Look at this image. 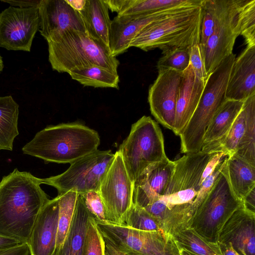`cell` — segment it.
I'll use <instances>...</instances> for the list:
<instances>
[{
	"instance_id": "6da1fadb",
	"label": "cell",
	"mask_w": 255,
	"mask_h": 255,
	"mask_svg": "<svg viewBox=\"0 0 255 255\" xmlns=\"http://www.w3.org/2000/svg\"><path fill=\"white\" fill-rule=\"evenodd\" d=\"M41 178L17 168L0 182V235L27 244L39 213L50 200Z\"/></svg>"
},
{
	"instance_id": "7a4b0ae2",
	"label": "cell",
	"mask_w": 255,
	"mask_h": 255,
	"mask_svg": "<svg viewBox=\"0 0 255 255\" xmlns=\"http://www.w3.org/2000/svg\"><path fill=\"white\" fill-rule=\"evenodd\" d=\"M98 133L79 123L48 126L36 133L22 148L48 162L70 163L98 150Z\"/></svg>"
},
{
	"instance_id": "3957f363",
	"label": "cell",
	"mask_w": 255,
	"mask_h": 255,
	"mask_svg": "<svg viewBox=\"0 0 255 255\" xmlns=\"http://www.w3.org/2000/svg\"><path fill=\"white\" fill-rule=\"evenodd\" d=\"M47 42L48 60L53 70L69 74L98 66L118 72L119 60L87 32L67 29Z\"/></svg>"
},
{
	"instance_id": "277c9868",
	"label": "cell",
	"mask_w": 255,
	"mask_h": 255,
	"mask_svg": "<svg viewBox=\"0 0 255 255\" xmlns=\"http://www.w3.org/2000/svg\"><path fill=\"white\" fill-rule=\"evenodd\" d=\"M202 18L201 6L168 16L144 27L131 41L130 47L147 51L162 52L200 44Z\"/></svg>"
},
{
	"instance_id": "5b68a950",
	"label": "cell",
	"mask_w": 255,
	"mask_h": 255,
	"mask_svg": "<svg viewBox=\"0 0 255 255\" xmlns=\"http://www.w3.org/2000/svg\"><path fill=\"white\" fill-rule=\"evenodd\" d=\"M236 57L233 53L226 57L209 75L197 107L179 135L182 153L188 154L201 150L206 130L226 100L227 83Z\"/></svg>"
},
{
	"instance_id": "8992f818",
	"label": "cell",
	"mask_w": 255,
	"mask_h": 255,
	"mask_svg": "<svg viewBox=\"0 0 255 255\" xmlns=\"http://www.w3.org/2000/svg\"><path fill=\"white\" fill-rule=\"evenodd\" d=\"M119 150L132 183L148 167L167 157L160 128L145 116L132 125Z\"/></svg>"
},
{
	"instance_id": "52a82bcc",
	"label": "cell",
	"mask_w": 255,
	"mask_h": 255,
	"mask_svg": "<svg viewBox=\"0 0 255 255\" xmlns=\"http://www.w3.org/2000/svg\"><path fill=\"white\" fill-rule=\"evenodd\" d=\"M243 206L231 187L226 164L195 211L190 228L208 241L217 243L220 231L226 222Z\"/></svg>"
},
{
	"instance_id": "ba28073f",
	"label": "cell",
	"mask_w": 255,
	"mask_h": 255,
	"mask_svg": "<svg viewBox=\"0 0 255 255\" xmlns=\"http://www.w3.org/2000/svg\"><path fill=\"white\" fill-rule=\"evenodd\" d=\"M96 221L104 240L121 252L140 255H180L172 236L163 231H145Z\"/></svg>"
},
{
	"instance_id": "9c48e42d",
	"label": "cell",
	"mask_w": 255,
	"mask_h": 255,
	"mask_svg": "<svg viewBox=\"0 0 255 255\" xmlns=\"http://www.w3.org/2000/svg\"><path fill=\"white\" fill-rule=\"evenodd\" d=\"M114 156L110 150L98 149L70 164L63 173L41 179V184L55 187L58 195L70 191H75L79 194L98 191Z\"/></svg>"
},
{
	"instance_id": "30bf717a",
	"label": "cell",
	"mask_w": 255,
	"mask_h": 255,
	"mask_svg": "<svg viewBox=\"0 0 255 255\" xmlns=\"http://www.w3.org/2000/svg\"><path fill=\"white\" fill-rule=\"evenodd\" d=\"M243 2V0H215L214 29L202 49L208 76L233 53L236 40L241 34L239 13Z\"/></svg>"
},
{
	"instance_id": "8fae6325",
	"label": "cell",
	"mask_w": 255,
	"mask_h": 255,
	"mask_svg": "<svg viewBox=\"0 0 255 255\" xmlns=\"http://www.w3.org/2000/svg\"><path fill=\"white\" fill-rule=\"evenodd\" d=\"M213 153L202 150L185 154L174 161L175 169L164 196L160 199L168 209L173 207H192L200 190L203 170Z\"/></svg>"
},
{
	"instance_id": "7c38bea8",
	"label": "cell",
	"mask_w": 255,
	"mask_h": 255,
	"mask_svg": "<svg viewBox=\"0 0 255 255\" xmlns=\"http://www.w3.org/2000/svg\"><path fill=\"white\" fill-rule=\"evenodd\" d=\"M98 192L106 208L107 222L124 225L126 216L133 204V183L119 150L115 153Z\"/></svg>"
},
{
	"instance_id": "4fadbf2b",
	"label": "cell",
	"mask_w": 255,
	"mask_h": 255,
	"mask_svg": "<svg viewBox=\"0 0 255 255\" xmlns=\"http://www.w3.org/2000/svg\"><path fill=\"white\" fill-rule=\"evenodd\" d=\"M39 26L38 7L9 6L0 13V47L8 50L30 51Z\"/></svg>"
},
{
	"instance_id": "5bb4252c",
	"label": "cell",
	"mask_w": 255,
	"mask_h": 255,
	"mask_svg": "<svg viewBox=\"0 0 255 255\" xmlns=\"http://www.w3.org/2000/svg\"><path fill=\"white\" fill-rule=\"evenodd\" d=\"M183 72L170 68L158 70L148 91L150 110L156 121L173 131L177 95Z\"/></svg>"
},
{
	"instance_id": "9a60e30c",
	"label": "cell",
	"mask_w": 255,
	"mask_h": 255,
	"mask_svg": "<svg viewBox=\"0 0 255 255\" xmlns=\"http://www.w3.org/2000/svg\"><path fill=\"white\" fill-rule=\"evenodd\" d=\"M192 7H176L134 16L117 15L111 20L109 35L110 54L116 57L126 52L130 48V43L133 38L151 23Z\"/></svg>"
},
{
	"instance_id": "2e32d148",
	"label": "cell",
	"mask_w": 255,
	"mask_h": 255,
	"mask_svg": "<svg viewBox=\"0 0 255 255\" xmlns=\"http://www.w3.org/2000/svg\"><path fill=\"white\" fill-rule=\"evenodd\" d=\"M174 169L167 157L145 169L133 183V204L143 208L164 196Z\"/></svg>"
},
{
	"instance_id": "e0dca14e",
	"label": "cell",
	"mask_w": 255,
	"mask_h": 255,
	"mask_svg": "<svg viewBox=\"0 0 255 255\" xmlns=\"http://www.w3.org/2000/svg\"><path fill=\"white\" fill-rule=\"evenodd\" d=\"M39 30L47 41L67 29L86 32L81 14L65 0H40Z\"/></svg>"
},
{
	"instance_id": "ac0fdd59",
	"label": "cell",
	"mask_w": 255,
	"mask_h": 255,
	"mask_svg": "<svg viewBox=\"0 0 255 255\" xmlns=\"http://www.w3.org/2000/svg\"><path fill=\"white\" fill-rule=\"evenodd\" d=\"M218 243L231 245L240 255H255V213L243 206L235 211L220 231Z\"/></svg>"
},
{
	"instance_id": "d6986e66",
	"label": "cell",
	"mask_w": 255,
	"mask_h": 255,
	"mask_svg": "<svg viewBox=\"0 0 255 255\" xmlns=\"http://www.w3.org/2000/svg\"><path fill=\"white\" fill-rule=\"evenodd\" d=\"M59 196L43 207L32 228L28 242L30 255H53L56 249Z\"/></svg>"
},
{
	"instance_id": "ffe728a7",
	"label": "cell",
	"mask_w": 255,
	"mask_h": 255,
	"mask_svg": "<svg viewBox=\"0 0 255 255\" xmlns=\"http://www.w3.org/2000/svg\"><path fill=\"white\" fill-rule=\"evenodd\" d=\"M253 95H255V46H247L235 59L225 99L244 101Z\"/></svg>"
},
{
	"instance_id": "44dd1931",
	"label": "cell",
	"mask_w": 255,
	"mask_h": 255,
	"mask_svg": "<svg viewBox=\"0 0 255 255\" xmlns=\"http://www.w3.org/2000/svg\"><path fill=\"white\" fill-rule=\"evenodd\" d=\"M206 82L195 73L190 64L183 72L176 102L173 132L179 135L196 110Z\"/></svg>"
},
{
	"instance_id": "7402d4cb",
	"label": "cell",
	"mask_w": 255,
	"mask_h": 255,
	"mask_svg": "<svg viewBox=\"0 0 255 255\" xmlns=\"http://www.w3.org/2000/svg\"><path fill=\"white\" fill-rule=\"evenodd\" d=\"M244 102L228 99L224 101L206 130L201 149L202 151L209 153L216 152L242 110Z\"/></svg>"
},
{
	"instance_id": "603a6c76",
	"label": "cell",
	"mask_w": 255,
	"mask_h": 255,
	"mask_svg": "<svg viewBox=\"0 0 255 255\" xmlns=\"http://www.w3.org/2000/svg\"><path fill=\"white\" fill-rule=\"evenodd\" d=\"M86 32L109 52V35L111 27L109 8L104 0H86L79 12Z\"/></svg>"
},
{
	"instance_id": "cb8c5ba5",
	"label": "cell",
	"mask_w": 255,
	"mask_h": 255,
	"mask_svg": "<svg viewBox=\"0 0 255 255\" xmlns=\"http://www.w3.org/2000/svg\"><path fill=\"white\" fill-rule=\"evenodd\" d=\"M91 216L78 194L68 234L62 245L55 251L53 255H83L87 226Z\"/></svg>"
},
{
	"instance_id": "d4e9b609",
	"label": "cell",
	"mask_w": 255,
	"mask_h": 255,
	"mask_svg": "<svg viewBox=\"0 0 255 255\" xmlns=\"http://www.w3.org/2000/svg\"><path fill=\"white\" fill-rule=\"evenodd\" d=\"M226 168L231 187L237 197L242 202L255 188V167L234 154L228 157Z\"/></svg>"
},
{
	"instance_id": "484cf974",
	"label": "cell",
	"mask_w": 255,
	"mask_h": 255,
	"mask_svg": "<svg viewBox=\"0 0 255 255\" xmlns=\"http://www.w3.org/2000/svg\"><path fill=\"white\" fill-rule=\"evenodd\" d=\"M19 106L11 96L0 97V150H12L18 135Z\"/></svg>"
},
{
	"instance_id": "4316f807",
	"label": "cell",
	"mask_w": 255,
	"mask_h": 255,
	"mask_svg": "<svg viewBox=\"0 0 255 255\" xmlns=\"http://www.w3.org/2000/svg\"><path fill=\"white\" fill-rule=\"evenodd\" d=\"M202 0H128L118 16H134L179 6H201Z\"/></svg>"
},
{
	"instance_id": "83f0119b",
	"label": "cell",
	"mask_w": 255,
	"mask_h": 255,
	"mask_svg": "<svg viewBox=\"0 0 255 255\" xmlns=\"http://www.w3.org/2000/svg\"><path fill=\"white\" fill-rule=\"evenodd\" d=\"M243 107L246 116V128L234 154L255 167V95L244 101Z\"/></svg>"
},
{
	"instance_id": "f1b7e54d",
	"label": "cell",
	"mask_w": 255,
	"mask_h": 255,
	"mask_svg": "<svg viewBox=\"0 0 255 255\" xmlns=\"http://www.w3.org/2000/svg\"><path fill=\"white\" fill-rule=\"evenodd\" d=\"M71 78L84 86L94 88L119 89L120 81L118 72L98 66H93L69 73Z\"/></svg>"
},
{
	"instance_id": "f546056e",
	"label": "cell",
	"mask_w": 255,
	"mask_h": 255,
	"mask_svg": "<svg viewBox=\"0 0 255 255\" xmlns=\"http://www.w3.org/2000/svg\"><path fill=\"white\" fill-rule=\"evenodd\" d=\"M172 236L179 250L197 255H222L218 243L208 241L191 228L175 232Z\"/></svg>"
},
{
	"instance_id": "4dcf8cb0",
	"label": "cell",
	"mask_w": 255,
	"mask_h": 255,
	"mask_svg": "<svg viewBox=\"0 0 255 255\" xmlns=\"http://www.w3.org/2000/svg\"><path fill=\"white\" fill-rule=\"evenodd\" d=\"M58 228L56 250L64 242L72 222L78 194L70 191L59 194Z\"/></svg>"
},
{
	"instance_id": "1f68e13d",
	"label": "cell",
	"mask_w": 255,
	"mask_h": 255,
	"mask_svg": "<svg viewBox=\"0 0 255 255\" xmlns=\"http://www.w3.org/2000/svg\"><path fill=\"white\" fill-rule=\"evenodd\" d=\"M124 225L141 231H162L155 218L144 209L133 204L126 216Z\"/></svg>"
},
{
	"instance_id": "d6a6232c",
	"label": "cell",
	"mask_w": 255,
	"mask_h": 255,
	"mask_svg": "<svg viewBox=\"0 0 255 255\" xmlns=\"http://www.w3.org/2000/svg\"><path fill=\"white\" fill-rule=\"evenodd\" d=\"M240 35L247 46H255V0H243L240 11Z\"/></svg>"
},
{
	"instance_id": "836d02e7",
	"label": "cell",
	"mask_w": 255,
	"mask_h": 255,
	"mask_svg": "<svg viewBox=\"0 0 255 255\" xmlns=\"http://www.w3.org/2000/svg\"><path fill=\"white\" fill-rule=\"evenodd\" d=\"M246 116L244 108L236 118L225 138L217 149V152H224L229 156L234 154L246 128Z\"/></svg>"
},
{
	"instance_id": "e575fe53",
	"label": "cell",
	"mask_w": 255,
	"mask_h": 255,
	"mask_svg": "<svg viewBox=\"0 0 255 255\" xmlns=\"http://www.w3.org/2000/svg\"><path fill=\"white\" fill-rule=\"evenodd\" d=\"M190 48L180 47L162 52L157 63L158 70L170 68L184 72L190 64Z\"/></svg>"
},
{
	"instance_id": "d590c367",
	"label": "cell",
	"mask_w": 255,
	"mask_h": 255,
	"mask_svg": "<svg viewBox=\"0 0 255 255\" xmlns=\"http://www.w3.org/2000/svg\"><path fill=\"white\" fill-rule=\"evenodd\" d=\"M83 255H106L105 241L93 216L87 226Z\"/></svg>"
},
{
	"instance_id": "8d00e7d4",
	"label": "cell",
	"mask_w": 255,
	"mask_h": 255,
	"mask_svg": "<svg viewBox=\"0 0 255 255\" xmlns=\"http://www.w3.org/2000/svg\"><path fill=\"white\" fill-rule=\"evenodd\" d=\"M200 46L203 48L212 34L216 21L215 0H202Z\"/></svg>"
},
{
	"instance_id": "74e56055",
	"label": "cell",
	"mask_w": 255,
	"mask_h": 255,
	"mask_svg": "<svg viewBox=\"0 0 255 255\" xmlns=\"http://www.w3.org/2000/svg\"><path fill=\"white\" fill-rule=\"evenodd\" d=\"M88 212L100 222H107V210L98 191H90L80 194Z\"/></svg>"
},
{
	"instance_id": "f35d334b",
	"label": "cell",
	"mask_w": 255,
	"mask_h": 255,
	"mask_svg": "<svg viewBox=\"0 0 255 255\" xmlns=\"http://www.w3.org/2000/svg\"><path fill=\"white\" fill-rule=\"evenodd\" d=\"M228 157L220 162L217 166L214 171L203 181L194 201V204L196 211L210 192L217 178L226 164Z\"/></svg>"
},
{
	"instance_id": "ab89813d",
	"label": "cell",
	"mask_w": 255,
	"mask_h": 255,
	"mask_svg": "<svg viewBox=\"0 0 255 255\" xmlns=\"http://www.w3.org/2000/svg\"><path fill=\"white\" fill-rule=\"evenodd\" d=\"M190 64L195 74L204 82H206L208 75L205 65L204 58L200 44L190 48Z\"/></svg>"
},
{
	"instance_id": "60d3db41",
	"label": "cell",
	"mask_w": 255,
	"mask_h": 255,
	"mask_svg": "<svg viewBox=\"0 0 255 255\" xmlns=\"http://www.w3.org/2000/svg\"><path fill=\"white\" fill-rule=\"evenodd\" d=\"M228 155L224 152H217L213 154L202 173L200 181V186L203 181L214 171L217 166Z\"/></svg>"
},
{
	"instance_id": "b9f144b4",
	"label": "cell",
	"mask_w": 255,
	"mask_h": 255,
	"mask_svg": "<svg viewBox=\"0 0 255 255\" xmlns=\"http://www.w3.org/2000/svg\"><path fill=\"white\" fill-rule=\"evenodd\" d=\"M0 255H30L27 244H20L16 246L0 250Z\"/></svg>"
},
{
	"instance_id": "7bdbcfd3",
	"label": "cell",
	"mask_w": 255,
	"mask_h": 255,
	"mask_svg": "<svg viewBox=\"0 0 255 255\" xmlns=\"http://www.w3.org/2000/svg\"><path fill=\"white\" fill-rule=\"evenodd\" d=\"M2 2L9 4L12 6H17L21 8H28L33 7H38L40 0H0Z\"/></svg>"
},
{
	"instance_id": "ee69618b",
	"label": "cell",
	"mask_w": 255,
	"mask_h": 255,
	"mask_svg": "<svg viewBox=\"0 0 255 255\" xmlns=\"http://www.w3.org/2000/svg\"><path fill=\"white\" fill-rule=\"evenodd\" d=\"M244 208L255 213V188H253L242 201Z\"/></svg>"
},
{
	"instance_id": "f6af8a7d",
	"label": "cell",
	"mask_w": 255,
	"mask_h": 255,
	"mask_svg": "<svg viewBox=\"0 0 255 255\" xmlns=\"http://www.w3.org/2000/svg\"><path fill=\"white\" fill-rule=\"evenodd\" d=\"M109 9L116 12L118 14L128 4V0H104Z\"/></svg>"
},
{
	"instance_id": "bcb514c9",
	"label": "cell",
	"mask_w": 255,
	"mask_h": 255,
	"mask_svg": "<svg viewBox=\"0 0 255 255\" xmlns=\"http://www.w3.org/2000/svg\"><path fill=\"white\" fill-rule=\"evenodd\" d=\"M20 244L16 240L0 235V250L11 248Z\"/></svg>"
},
{
	"instance_id": "7dc6e473",
	"label": "cell",
	"mask_w": 255,
	"mask_h": 255,
	"mask_svg": "<svg viewBox=\"0 0 255 255\" xmlns=\"http://www.w3.org/2000/svg\"><path fill=\"white\" fill-rule=\"evenodd\" d=\"M65 0L72 8L79 13L83 10L86 2V0Z\"/></svg>"
},
{
	"instance_id": "c3c4849f",
	"label": "cell",
	"mask_w": 255,
	"mask_h": 255,
	"mask_svg": "<svg viewBox=\"0 0 255 255\" xmlns=\"http://www.w3.org/2000/svg\"><path fill=\"white\" fill-rule=\"evenodd\" d=\"M105 241L106 255H127V254L119 251L109 243Z\"/></svg>"
},
{
	"instance_id": "681fc988",
	"label": "cell",
	"mask_w": 255,
	"mask_h": 255,
	"mask_svg": "<svg viewBox=\"0 0 255 255\" xmlns=\"http://www.w3.org/2000/svg\"><path fill=\"white\" fill-rule=\"evenodd\" d=\"M222 255H240L230 245L219 244Z\"/></svg>"
},
{
	"instance_id": "f907efd6",
	"label": "cell",
	"mask_w": 255,
	"mask_h": 255,
	"mask_svg": "<svg viewBox=\"0 0 255 255\" xmlns=\"http://www.w3.org/2000/svg\"><path fill=\"white\" fill-rule=\"evenodd\" d=\"M180 255H197L184 249L180 250Z\"/></svg>"
},
{
	"instance_id": "816d5d0a",
	"label": "cell",
	"mask_w": 255,
	"mask_h": 255,
	"mask_svg": "<svg viewBox=\"0 0 255 255\" xmlns=\"http://www.w3.org/2000/svg\"><path fill=\"white\" fill-rule=\"evenodd\" d=\"M3 66H4V65H3V61H2V58L0 55V73L2 71Z\"/></svg>"
},
{
	"instance_id": "f5cc1de1",
	"label": "cell",
	"mask_w": 255,
	"mask_h": 255,
	"mask_svg": "<svg viewBox=\"0 0 255 255\" xmlns=\"http://www.w3.org/2000/svg\"><path fill=\"white\" fill-rule=\"evenodd\" d=\"M127 255H139L137 254H135V253H128V254H127Z\"/></svg>"
}]
</instances>
